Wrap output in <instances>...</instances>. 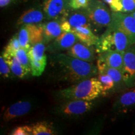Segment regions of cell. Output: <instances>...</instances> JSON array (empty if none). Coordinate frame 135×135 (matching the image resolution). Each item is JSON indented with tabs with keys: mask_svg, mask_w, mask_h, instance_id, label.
<instances>
[{
	"mask_svg": "<svg viewBox=\"0 0 135 135\" xmlns=\"http://www.w3.org/2000/svg\"><path fill=\"white\" fill-rule=\"evenodd\" d=\"M55 60L65 73V78L71 82H80L97 75V67L90 62L71 56L68 54H58Z\"/></svg>",
	"mask_w": 135,
	"mask_h": 135,
	"instance_id": "obj_1",
	"label": "cell"
},
{
	"mask_svg": "<svg viewBox=\"0 0 135 135\" xmlns=\"http://www.w3.org/2000/svg\"><path fill=\"white\" fill-rule=\"evenodd\" d=\"M101 88L98 78H90L78 82L67 88L61 89L59 94L68 99H83L93 101L101 95Z\"/></svg>",
	"mask_w": 135,
	"mask_h": 135,
	"instance_id": "obj_2",
	"label": "cell"
},
{
	"mask_svg": "<svg viewBox=\"0 0 135 135\" xmlns=\"http://www.w3.org/2000/svg\"><path fill=\"white\" fill-rule=\"evenodd\" d=\"M132 45L125 34L108 27L106 31L99 38L95 45V49L99 54L108 51L124 52Z\"/></svg>",
	"mask_w": 135,
	"mask_h": 135,
	"instance_id": "obj_3",
	"label": "cell"
},
{
	"mask_svg": "<svg viewBox=\"0 0 135 135\" xmlns=\"http://www.w3.org/2000/svg\"><path fill=\"white\" fill-rule=\"evenodd\" d=\"M112 20L108 26L119 30L129 38L132 45L135 44V18L129 13L122 12L111 13Z\"/></svg>",
	"mask_w": 135,
	"mask_h": 135,
	"instance_id": "obj_4",
	"label": "cell"
},
{
	"mask_svg": "<svg viewBox=\"0 0 135 135\" xmlns=\"http://www.w3.org/2000/svg\"><path fill=\"white\" fill-rule=\"evenodd\" d=\"M89 21L98 27H108L110 25L112 17L104 3L99 0H94L89 3L86 8Z\"/></svg>",
	"mask_w": 135,
	"mask_h": 135,
	"instance_id": "obj_5",
	"label": "cell"
},
{
	"mask_svg": "<svg viewBox=\"0 0 135 135\" xmlns=\"http://www.w3.org/2000/svg\"><path fill=\"white\" fill-rule=\"evenodd\" d=\"M91 101L83 99H69L56 109L57 113L68 117H75L85 114L93 108Z\"/></svg>",
	"mask_w": 135,
	"mask_h": 135,
	"instance_id": "obj_6",
	"label": "cell"
},
{
	"mask_svg": "<svg viewBox=\"0 0 135 135\" xmlns=\"http://www.w3.org/2000/svg\"><path fill=\"white\" fill-rule=\"evenodd\" d=\"M123 75L125 86H135V46L128 48L124 53Z\"/></svg>",
	"mask_w": 135,
	"mask_h": 135,
	"instance_id": "obj_7",
	"label": "cell"
},
{
	"mask_svg": "<svg viewBox=\"0 0 135 135\" xmlns=\"http://www.w3.org/2000/svg\"><path fill=\"white\" fill-rule=\"evenodd\" d=\"M78 38L72 32H63L56 38L48 47V50L51 52H58L69 50L76 43Z\"/></svg>",
	"mask_w": 135,
	"mask_h": 135,
	"instance_id": "obj_8",
	"label": "cell"
},
{
	"mask_svg": "<svg viewBox=\"0 0 135 135\" xmlns=\"http://www.w3.org/2000/svg\"><path fill=\"white\" fill-rule=\"evenodd\" d=\"M67 54L87 62H91L94 59V49L83 42L76 43L68 50Z\"/></svg>",
	"mask_w": 135,
	"mask_h": 135,
	"instance_id": "obj_9",
	"label": "cell"
},
{
	"mask_svg": "<svg viewBox=\"0 0 135 135\" xmlns=\"http://www.w3.org/2000/svg\"><path fill=\"white\" fill-rule=\"evenodd\" d=\"M65 0H46L43 4V11L48 20L56 19L65 11Z\"/></svg>",
	"mask_w": 135,
	"mask_h": 135,
	"instance_id": "obj_10",
	"label": "cell"
},
{
	"mask_svg": "<svg viewBox=\"0 0 135 135\" xmlns=\"http://www.w3.org/2000/svg\"><path fill=\"white\" fill-rule=\"evenodd\" d=\"M135 107V86L121 94L114 102L113 108L118 111H127Z\"/></svg>",
	"mask_w": 135,
	"mask_h": 135,
	"instance_id": "obj_11",
	"label": "cell"
},
{
	"mask_svg": "<svg viewBox=\"0 0 135 135\" xmlns=\"http://www.w3.org/2000/svg\"><path fill=\"white\" fill-rule=\"evenodd\" d=\"M31 108V104L29 101H19L10 106L5 111L3 119L6 122L17 117L23 116L29 113Z\"/></svg>",
	"mask_w": 135,
	"mask_h": 135,
	"instance_id": "obj_12",
	"label": "cell"
},
{
	"mask_svg": "<svg viewBox=\"0 0 135 135\" xmlns=\"http://www.w3.org/2000/svg\"><path fill=\"white\" fill-rule=\"evenodd\" d=\"M124 53V52L118 51H108L101 53L99 58L104 62L106 66L114 68L123 71Z\"/></svg>",
	"mask_w": 135,
	"mask_h": 135,
	"instance_id": "obj_13",
	"label": "cell"
},
{
	"mask_svg": "<svg viewBox=\"0 0 135 135\" xmlns=\"http://www.w3.org/2000/svg\"><path fill=\"white\" fill-rule=\"evenodd\" d=\"M71 32L75 34L79 40L88 46H95L99 39L93 33L89 26L76 27Z\"/></svg>",
	"mask_w": 135,
	"mask_h": 135,
	"instance_id": "obj_14",
	"label": "cell"
},
{
	"mask_svg": "<svg viewBox=\"0 0 135 135\" xmlns=\"http://www.w3.org/2000/svg\"><path fill=\"white\" fill-rule=\"evenodd\" d=\"M45 13L37 8H31L25 11L17 21V25L37 24L41 22L45 18Z\"/></svg>",
	"mask_w": 135,
	"mask_h": 135,
	"instance_id": "obj_15",
	"label": "cell"
},
{
	"mask_svg": "<svg viewBox=\"0 0 135 135\" xmlns=\"http://www.w3.org/2000/svg\"><path fill=\"white\" fill-rule=\"evenodd\" d=\"M44 42L49 43L55 40L63 33L61 26L60 20H54L43 25Z\"/></svg>",
	"mask_w": 135,
	"mask_h": 135,
	"instance_id": "obj_16",
	"label": "cell"
},
{
	"mask_svg": "<svg viewBox=\"0 0 135 135\" xmlns=\"http://www.w3.org/2000/svg\"><path fill=\"white\" fill-rule=\"evenodd\" d=\"M68 23H70L71 30L73 28L78 26H89V19L88 16L86 11L84 10H81V11H77L73 12L67 16L66 18Z\"/></svg>",
	"mask_w": 135,
	"mask_h": 135,
	"instance_id": "obj_17",
	"label": "cell"
},
{
	"mask_svg": "<svg viewBox=\"0 0 135 135\" xmlns=\"http://www.w3.org/2000/svg\"><path fill=\"white\" fill-rule=\"evenodd\" d=\"M4 59L9 65L11 71L15 76L20 78H23L29 73L30 71L26 70L21 65L20 61L18 60L15 55H6L3 54Z\"/></svg>",
	"mask_w": 135,
	"mask_h": 135,
	"instance_id": "obj_18",
	"label": "cell"
},
{
	"mask_svg": "<svg viewBox=\"0 0 135 135\" xmlns=\"http://www.w3.org/2000/svg\"><path fill=\"white\" fill-rule=\"evenodd\" d=\"M29 33L30 45L43 42L44 41V31L43 25L26 24Z\"/></svg>",
	"mask_w": 135,
	"mask_h": 135,
	"instance_id": "obj_19",
	"label": "cell"
},
{
	"mask_svg": "<svg viewBox=\"0 0 135 135\" xmlns=\"http://www.w3.org/2000/svg\"><path fill=\"white\" fill-rule=\"evenodd\" d=\"M98 78L101 84V95H107L109 92L115 89V84L113 79L105 73H99Z\"/></svg>",
	"mask_w": 135,
	"mask_h": 135,
	"instance_id": "obj_20",
	"label": "cell"
},
{
	"mask_svg": "<svg viewBox=\"0 0 135 135\" xmlns=\"http://www.w3.org/2000/svg\"><path fill=\"white\" fill-rule=\"evenodd\" d=\"M32 127L33 135H52L55 134L52 124L46 121L37 122L33 124Z\"/></svg>",
	"mask_w": 135,
	"mask_h": 135,
	"instance_id": "obj_21",
	"label": "cell"
},
{
	"mask_svg": "<svg viewBox=\"0 0 135 135\" xmlns=\"http://www.w3.org/2000/svg\"><path fill=\"white\" fill-rule=\"evenodd\" d=\"M103 72L108 75L113 79L115 84V89H118L122 86H125L122 71L114 68L106 66Z\"/></svg>",
	"mask_w": 135,
	"mask_h": 135,
	"instance_id": "obj_22",
	"label": "cell"
},
{
	"mask_svg": "<svg viewBox=\"0 0 135 135\" xmlns=\"http://www.w3.org/2000/svg\"><path fill=\"white\" fill-rule=\"evenodd\" d=\"M45 49L46 47L43 42L35 44L30 48L28 51V56L37 61H46V56L45 54Z\"/></svg>",
	"mask_w": 135,
	"mask_h": 135,
	"instance_id": "obj_23",
	"label": "cell"
},
{
	"mask_svg": "<svg viewBox=\"0 0 135 135\" xmlns=\"http://www.w3.org/2000/svg\"><path fill=\"white\" fill-rule=\"evenodd\" d=\"M18 35L21 48L25 49L28 52L31 48V45L30 43L29 33L26 25H23Z\"/></svg>",
	"mask_w": 135,
	"mask_h": 135,
	"instance_id": "obj_24",
	"label": "cell"
},
{
	"mask_svg": "<svg viewBox=\"0 0 135 135\" xmlns=\"http://www.w3.org/2000/svg\"><path fill=\"white\" fill-rule=\"evenodd\" d=\"M32 75L34 76H40L42 75L46 65V61H40L29 56Z\"/></svg>",
	"mask_w": 135,
	"mask_h": 135,
	"instance_id": "obj_25",
	"label": "cell"
},
{
	"mask_svg": "<svg viewBox=\"0 0 135 135\" xmlns=\"http://www.w3.org/2000/svg\"><path fill=\"white\" fill-rule=\"evenodd\" d=\"M21 48V45H20L19 38H18V35L16 34L11 38L9 40V43L5 47L4 51L3 54L6 55H15V53L19 49Z\"/></svg>",
	"mask_w": 135,
	"mask_h": 135,
	"instance_id": "obj_26",
	"label": "cell"
},
{
	"mask_svg": "<svg viewBox=\"0 0 135 135\" xmlns=\"http://www.w3.org/2000/svg\"><path fill=\"white\" fill-rule=\"evenodd\" d=\"M15 56L18 60L20 61L21 65L24 66L27 70L30 71L31 70V65L28 56V52L25 49L21 48L15 53Z\"/></svg>",
	"mask_w": 135,
	"mask_h": 135,
	"instance_id": "obj_27",
	"label": "cell"
},
{
	"mask_svg": "<svg viewBox=\"0 0 135 135\" xmlns=\"http://www.w3.org/2000/svg\"><path fill=\"white\" fill-rule=\"evenodd\" d=\"M121 3V12L131 13L135 11V0H119Z\"/></svg>",
	"mask_w": 135,
	"mask_h": 135,
	"instance_id": "obj_28",
	"label": "cell"
},
{
	"mask_svg": "<svg viewBox=\"0 0 135 135\" xmlns=\"http://www.w3.org/2000/svg\"><path fill=\"white\" fill-rule=\"evenodd\" d=\"M89 4V0H70L69 6L73 9H86Z\"/></svg>",
	"mask_w": 135,
	"mask_h": 135,
	"instance_id": "obj_29",
	"label": "cell"
},
{
	"mask_svg": "<svg viewBox=\"0 0 135 135\" xmlns=\"http://www.w3.org/2000/svg\"><path fill=\"white\" fill-rule=\"evenodd\" d=\"M11 69L3 56L0 57V73L1 76L4 78H8L11 74Z\"/></svg>",
	"mask_w": 135,
	"mask_h": 135,
	"instance_id": "obj_30",
	"label": "cell"
},
{
	"mask_svg": "<svg viewBox=\"0 0 135 135\" xmlns=\"http://www.w3.org/2000/svg\"><path fill=\"white\" fill-rule=\"evenodd\" d=\"M33 133L32 126H23L17 127L12 131L13 135H30Z\"/></svg>",
	"mask_w": 135,
	"mask_h": 135,
	"instance_id": "obj_31",
	"label": "cell"
},
{
	"mask_svg": "<svg viewBox=\"0 0 135 135\" xmlns=\"http://www.w3.org/2000/svg\"><path fill=\"white\" fill-rule=\"evenodd\" d=\"M11 1V0H0V6L1 8L7 6Z\"/></svg>",
	"mask_w": 135,
	"mask_h": 135,
	"instance_id": "obj_32",
	"label": "cell"
},
{
	"mask_svg": "<svg viewBox=\"0 0 135 135\" xmlns=\"http://www.w3.org/2000/svg\"><path fill=\"white\" fill-rule=\"evenodd\" d=\"M114 0H103L104 2H105L107 3V4H108L109 5H110L111 3L113 2Z\"/></svg>",
	"mask_w": 135,
	"mask_h": 135,
	"instance_id": "obj_33",
	"label": "cell"
},
{
	"mask_svg": "<svg viewBox=\"0 0 135 135\" xmlns=\"http://www.w3.org/2000/svg\"><path fill=\"white\" fill-rule=\"evenodd\" d=\"M129 14H131V15H132V16H133L135 18V11L134 12H133V13H129Z\"/></svg>",
	"mask_w": 135,
	"mask_h": 135,
	"instance_id": "obj_34",
	"label": "cell"
}]
</instances>
